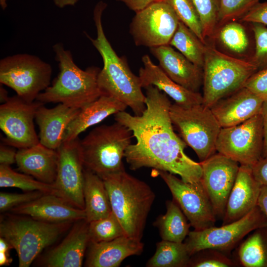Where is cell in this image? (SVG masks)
Segmentation results:
<instances>
[{
  "label": "cell",
  "mask_w": 267,
  "mask_h": 267,
  "mask_svg": "<svg viewBox=\"0 0 267 267\" xmlns=\"http://www.w3.org/2000/svg\"><path fill=\"white\" fill-rule=\"evenodd\" d=\"M145 89L146 108L141 115L125 111L115 114V121L130 130L136 139L125 153L130 168H152L178 175L185 182H200L201 164L184 152L186 144L174 131L167 95L153 86Z\"/></svg>",
  "instance_id": "1"
},
{
  "label": "cell",
  "mask_w": 267,
  "mask_h": 267,
  "mask_svg": "<svg viewBox=\"0 0 267 267\" xmlns=\"http://www.w3.org/2000/svg\"><path fill=\"white\" fill-rule=\"evenodd\" d=\"M106 7L105 2L100 1L93 9L95 38L85 32L103 60V66L97 77L98 85L102 95L119 100L129 107L134 115L139 116L146 108V97L142 91L139 76L132 72L125 57L117 54L105 35L102 16Z\"/></svg>",
  "instance_id": "2"
},
{
  "label": "cell",
  "mask_w": 267,
  "mask_h": 267,
  "mask_svg": "<svg viewBox=\"0 0 267 267\" xmlns=\"http://www.w3.org/2000/svg\"><path fill=\"white\" fill-rule=\"evenodd\" d=\"M52 48L59 72L52 85L39 94L37 100L44 104L59 103L81 109L102 95L97 83L99 68H79L71 51L61 43L55 44Z\"/></svg>",
  "instance_id": "3"
},
{
  "label": "cell",
  "mask_w": 267,
  "mask_h": 267,
  "mask_svg": "<svg viewBox=\"0 0 267 267\" xmlns=\"http://www.w3.org/2000/svg\"><path fill=\"white\" fill-rule=\"evenodd\" d=\"M107 189L112 212L126 235L141 240L146 219L155 194L145 182L125 170L102 179Z\"/></svg>",
  "instance_id": "4"
},
{
  "label": "cell",
  "mask_w": 267,
  "mask_h": 267,
  "mask_svg": "<svg viewBox=\"0 0 267 267\" xmlns=\"http://www.w3.org/2000/svg\"><path fill=\"white\" fill-rule=\"evenodd\" d=\"M133 136L130 130L116 121L95 128L80 140L85 169L102 179L125 170L123 159Z\"/></svg>",
  "instance_id": "5"
},
{
  "label": "cell",
  "mask_w": 267,
  "mask_h": 267,
  "mask_svg": "<svg viewBox=\"0 0 267 267\" xmlns=\"http://www.w3.org/2000/svg\"><path fill=\"white\" fill-rule=\"evenodd\" d=\"M257 71L250 60L225 54L207 43L203 67V104L211 108L243 87Z\"/></svg>",
  "instance_id": "6"
},
{
  "label": "cell",
  "mask_w": 267,
  "mask_h": 267,
  "mask_svg": "<svg viewBox=\"0 0 267 267\" xmlns=\"http://www.w3.org/2000/svg\"><path fill=\"white\" fill-rule=\"evenodd\" d=\"M72 223H50L15 214L1 217L0 237L16 251L19 267H28L42 251L54 243Z\"/></svg>",
  "instance_id": "7"
},
{
  "label": "cell",
  "mask_w": 267,
  "mask_h": 267,
  "mask_svg": "<svg viewBox=\"0 0 267 267\" xmlns=\"http://www.w3.org/2000/svg\"><path fill=\"white\" fill-rule=\"evenodd\" d=\"M173 127L200 162L217 152L216 142L221 127L210 108L204 104L183 107L176 103L170 108Z\"/></svg>",
  "instance_id": "8"
},
{
  "label": "cell",
  "mask_w": 267,
  "mask_h": 267,
  "mask_svg": "<svg viewBox=\"0 0 267 267\" xmlns=\"http://www.w3.org/2000/svg\"><path fill=\"white\" fill-rule=\"evenodd\" d=\"M51 65L40 57L18 53L0 61V83L14 90L20 98L31 102L50 85Z\"/></svg>",
  "instance_id": "9"
},
{
  "label": "cell",
  "mask_w": 267,
  "mask_h": 267,
  "mask_svg": "<svg viewBox=\"0 0 267 267\" xmlns=\"http://www.w3.org/2000/svg\"><path fill=\"white\" fill-rule=\"evenodd\" d=\"M267 226V219L257 205L242 218L220 227L189 231L185 244L190 256L206 248H212L228 254L243 238L259 227Z\"/></svg>",
  "instance_id": "10"
},
{
  "label": "cell",
  "mask_w": 267,
  "mask_h": 267,
  "mask_svg": "<svg viewBox=\"0 0 267 267\" xmlns=\"http://www.w3.org/2000/svg\"><path fill=\"white\" fill-rule=\"evenodd\" d=\"M264 138L261 113L239 125L221 128L216 149L218 153L252 166L262 157Z\"/></svg>",
  "instance_id": "11"
},
{
  "label": "cell",
  "mask_w": 267,
  "mask_h": 267,
  "mask_svg": "<svg viewBox=\"0 0 267 267\" xmlns=\"http://www.w3.org/2000/svg\"><path fill=\"white\" fill-rule=\"evenodd\" d=\"M179 20L166 0L154 2L135 12L130 33L136 46L149 48L168 45Z\"/></svg>",
  "instance_id": "12"
},
{
  "label": "cell",
  "mask_w": 267,
  "mask_h": 267,
  "mask_svg": "<svg viewBox=\"0 0 267 267\" xmlns=\"http://www.w3.org/2000/svg\"><path fill=\"white\" fill-rule=\"evenodd\" d=\"M155 170L167 184L173 199L194 230H201L215 226L217 216L201 181L187 182L169 172Z\"/></svg>",
  "instance_id": "13"
},
{
  "label": "cell",
  "mask_w": 267,
  "mask_h": 267,
  "mask_svg": "<svg viewBox=\"0 0 267 267\" xmlns=\"http://www.w3.org/2000/svg\"><path fill=\"white\" fill-rule=\"evenodd\" d=\"M42 104L37 100L29 102L16 95L0 105V128L5 135L3 140L6 144L22 149L40 142L34 119Z\"/></svg>",
  "instance_id": "14"
},
{
  "label": "cell",
  "mask_w": 267,
  "mask_h": 267,
  "mask_svg": "<svg viewBox=\"0 0 267 267\" xmlns=\"http://www.w3.org/2000/svg\"><path fill=\"white\" fill-rule=\"evenodd\" d=\"M58 166L53 185L58 196L73 206L84 210V166L80 139L64 141L57 149Z\"/></svg>",
  "instance_id": "15"
},
{
  "label": "cell",
  "mask_w": 267,
  "mask_h": 267,
  "mask_svg": "<svg viewBox=\"0 0 267 267\" xmlns=\"http://www.w3.org/2000/svg\"><path fill=\"white\" fill-rule=\"evenodd\" d=\"M200 163L202 184L217 217L223 218L240 164L218 152Z\"/></svg>",
  "instance_id": "16"
},
{
  "label": "cell",
  "mask_w": 267,
  "mask_h": 267,
  "mask_svg": "<svg viewBox=\"0 0 267 267\" xmlns=\"http://www.w3.org/2000/svg\"><path fill=\"white\" fill-rule=\"evenodd\" d=\"M9 211L14 214L26 215L50 223H72L86 220L84 210L73 206L63 198L53 194H44Z\"/></svg>",
  "instance_id": "17"
},
{
  "label": "cell",
  "mask_w": 267,
  "mask_h": 267,
  "mask_svg": "<svg viewBox=\"0 0 267 267\" xmlns=\"http://www.w3.org/2000/svg\"><path fill=\"white\" fill-rule=\"evenodd\" d=\"M264 100L243 87L210 108L222 128L239 125L261 112Z\"/></svg>",
  "instance_id": "18"
},
{
  "label": "cell",
  "mask_w": 267,
  "mask_h": 267,
  "mask_svg": "<svg viewBox=\"0 0 267 267\" xmlns=\"http://www.w3.org/2000/svg\"><path fill=\"white\" fill-rule=\"evenodd\" d=\"M158 60L159 66L172 80L194 91L199 92L203 84V69L196 66L171 45L150 48Z\"/></svg>",
  "instance_id": "19"
},
{
  "label": "cell",
  "mask_w": 267,
  "mask_h": 267,
  "mask_svg": "<svg viewBox=\"0 0 267 267\" xmlns=\"http://www.w3.org/2000/svg\"><path fill=\"white\" fill-rule=\"evenodd\" d=\"M261 186L254 178L251 167L240 165L227 199L222 224L234 222L250 213L257 206Z\"/></svg>",
  "instance_id": "20"
},
{
  "label": "cell",
  "mask_w": 267,
  "mask_h": 267,
  "mask_svg": "<svg viewBox=\"0 0 267 267\" xmlns=\"http://www.w3.org/2000/svg\"><path fill=\"white\" fill-rule=\"evenodd\" d=\"M89 222L79 221L72 227L66 237L49 251L43 260L47 267H80L89 243Z\"/></svg>",
  "instance_id": "21"
},
{
  "label": "cell",
  "mask_w": 267,
  "mask_h": 267,
  "mask_svg": "<svg viewBox=\"0 0 267 267\" xmlns=\"http://www.w3.org/2000/svg\"><path fill=\"white\" fill-rule=\"evenodd\" d=\"M143 247L140 240L126 235L108 241L89 242L85 266L118 267L127 257L140 255Z\"/></svg>",
  "instance_id": "22"
},
{
  "label": "cell",
  "mask_w": 267,
  "mask_h": 267,
  "mask_svg": "<svg viewBox=\"0 0 267 267\" xmlns=\"http://www.w3.org/2000/svg\"><path fill=\"white\" fill-rule=\"evenodd\" d=\"M80 109L62 103L52 108L41 105L35 116L40 129V142L48 148L57 150L63 141L67 127Z\"/></svg>",
  "instance_id": "23"
},
{
  "label": "cell",
  "mask_w": 267,
  "mask_h": 267,
  "mask_svg": "<svg viewBox=\"0 0 267 267\" xmlns=\"http://www.w3.org/2000/svg\"><path fill=\"white\" fill-rule=\"evenodd\" d=\"M143 66L139 70V77L142 88L153 86L169 95L175 103L183 107H190L203 104V96L199 92L190 90L169 78L155 65L146 54L141 58Z\"/></svg>",
  "instance_id": "24"
},
{
  "label": "cell",
  "mask_w": 267,
  "mask_h": 267,
  "mask_svg": "<svg viewBox=\"0 0 267 267\" xmlns=\"http://www.w3.org/2000/svg\"><path fill=\"white\" fill-rule=\"evenodd\" d=\"M58 161L57 150L48 148L40 142L19 149L16 153V163L21 172L48 184H53L55 181Z\"/></svg>",
  "instance_id": "25"
},
{
  "label": "cell",
  "mask_w": 267,
  "mask_h": 267,
  "mask_svg": "<svg viewBox=\"0 0 267 267\" xmlns=\"http://www.w3.org/2000/svg\"><path fill=\"white\" fill-rule=\"evenodd\" d=\"M127 106L119 100L101 95L80 109L67 127L63 141L76 139L88 128L101 122L112 114L125 111Z\"/></svg>",
  "instance_id": "26"
},
{
  "label": "cell",
  "mask_w": 267,
  "mask_h": 267,
  "mask_svg": "<svg viewBox=\"0 0 267 267\" xmlns=\"http://www.w3.org/2000/svg\"><path fill=\"white\" fill-rule=\"evenodd\" d=\"M83 195L86 220L88 222L106 217L112 212L103 180L96 174L85 169Z\"/></svg>",
  "instance_id": "27"
},
{
  "label": "cell",
  "mask_w": 267,
  "mask_h": 267,
  "mask_svg": "<svg viewBox=\"0 0 267 267\" xmlns=\"http://www.w3.org/2000/svg\"><path fill=\"white\" fill-rule=\"evenodd\" d=\"M233 256L237 266L267 267V226L250 233L236 247Z\"/></svg>",
  "instance_id": "28"
},
{
  "label": "cell",
  "mask_w": 267,
  "mask_h": 267,
  "mask_svg": "<svg viewBox=\"0 0 267 267\" xmlns=\"http://www.w3.org/2000/svg\"><path fill=\"white\" fill-rule=\"evenodd\" d=\"M166 213L155 222L162 240L183 242L189 232L190 224L177 202L173 199L166 203Z\"/></svg>",
  "instance_id": "29"
},
{
  "label": "cell",
  "mask_w": 267,
  "mask_h": 267,
  "mask_svg": "<svg viewBox=\"0 0 267 267\" xmlns=\"http://www.w3.org/2000/svg\"><path fill=\"white\" fill-rule=\"evenodd\" d=\"M213 38L235 54L241 55L251 52L253 54L254 52L255 44H252L246 28L237 21H229L219 26Z\"/></svg>",
  "instance_id": "30"
},
{
  "label": "cell",
  "mask_w": 267,
  "mask_h": 267,
  "mask_svg": "<svg viewBox=\"0 0 267 267\" xmlns=\"http://www.w3.org/2000/svg\"><path fill=\"white\" fill-rule=\"evenodd\" d=\"M206 44L180 21L169 43L191 62L202 69Z\"/></svg>",
  "instance_id": "31"
},
{
  "label": "cell",
  "mask_w": 267,
  "mask_h": 267,
  "mask_svg": "<svg viewBox=\"0 0 267 267\" xmlns=\"http://www.w3.org/2000/svg\"><path fill=\"white\" fill-rule=\"evenodd\" d=\"M190 255L184 242L162 240L156 244L154 255L148 260V267H188Z\"/></svg>",
  "instance_id": "32"
},
{
  "label": "cell",
  "mask_w": 267,
  "mask_h": 267,
  "mask_svg": "<svg viewBox=\"0 0 267 267\" xmlns=\"http://www.w3.org/2000/svg\"><path fill=\"white\" fill-rule=\"evenodd\" d=\"M0 187H16L25 191H40L57 195L53 184L44 183L30 175L16 172L7 165H0Z\"/></svg>",
  "instance_id": "33"
},
{
  "label": "cell",
  "mask_w": 267,
  "mask_h": 267,
  "mask_svg": "<svg viewBox=\"0 0 267 267\" xmlns=\"http://www.w3.org/2000/svg\"><path fill=\"white\" fill-rule=\"evenodd\" d=\"M88 231L89 242L91 243L108 241L126 235L112 212L106 217L89 222Z\"/></svg>",
  "instance_id": "34"
},
{
  "label": "cell",
  "mask_w": 267,
  "mask_h": 267,
  "mask_svg": "<svg viewBox=\"0 0 267 267\" xmlns=\"http://www.w3.org/2000/svg\"><path fill=\"white\" fill-rule=\"evenodd\" d=\"M174 10L179 21L188 27L204 44L199 15L192 0H165Z\"/></svg>",
  "instance_id": "35"
},
{
  "label": "cell",
  "mask_w": 267,
  "mask_h": 267,
  "mask_svg": "<svg viewBox=\"0 0 267 267\" xmlns=\"http://www.w3.org/2000/svg\"><path fill=\"white\" fill-rule=\"evenodd\" d=\"M201 20L205 41L213 39L219 22L220 0H192Z\"/></svg>",
  "instance_id": "36"
},
{
  "label": "cell",
  "mask_w": 267,
  "mask_h": 267,
  "mask_svg": "<svg viewBox=\"0 0 267 267\" xmlns=\"http://www.w3.org/2000/svg\"><path fill=\"white\" fill-rule=\"evenodd\" d=\"M237 266L232 258L221 251L206 248L200 250L190 257L188 267H233Z\"/></svg>",
  "instance_id": "37"
},
{
  "label": "cell",
  "mask_w": 267,
  "mask_h": 267,
  "mask_svg": "<svg viewBox=\"0 0 267 267\" xmlns=\"http://www.w3.org/2000/svg\"><path fill=\"white\" fill-rule=\"evenodd\" d=\"M260 0H220L218 28L226 22L240 20Z\"/></svg>",
  "instance_id": "38"
},
{
  "label": "cell",
  "mask_w": 267,
  "mask_h": 267,
  "mask_svg": "<svg viewBox=\"0 0 267 267\" xmlns=\"http://www.w3.org/2000/svg\"><path fill=\"white\" fill-rule=\"evenodd\" d=\"M251 24L255 41V50L249 60L256 66L258 71L267 68V27L258 23Z\"/></svg>",
  "instance_id": "39"
},
{
  "label": "cell",
  "mask_w": 267,
  "mask_h": 267,
  "mask_svg": "<svg viewBox=\"0 0 267 267\" xmlns=\"http://www.w3.org/2000/svg\"><path fill=\"white\" fill-rule=\"evenodd\" d=\"M40 191H26L23 193H0V211L10 210L13 208L29 202L43 195Z\"/></svg>",
  "instance_id": "40"
},
{
  "label": "cell",
  "mask_w": 267,
  "mask_h": 267,
  "mask_svg": "<svg viewBox=\"0 0 267 267\" xmlns=\"http://www.w3.org/2000/svg\"><path fill=\"white\" fill-rule=\"evenodd\" d=\"M244 87L264 101L267 100V68L254 73L246 82Z\"/></svg>",
  "instance_id": "41"
},
{
  "label": "cell",
  "mask_w": 267,
  "mask_h": 267,
  "mask_svg": "<svg viewBox=\"0 0 267 267\" xmlns=\"http://www.w3.org/2000/svg\"><path fill=\"white\" fill-rule=\"evenodd\" d=\"M247 23H258L267 26V1L259 2L240 20Z\"/></svg>",
  "instance_id": "42"
},
{
  "label": "cell",
  "mask_w": 267,
  "mask_h": 267,
  "mask_svg": "<svg viewBox=\"0 0 267 267\" xmlns=\"http://www.w3.org/2000/svg\"><path fill=\"white\" fill-rule=\"evenodd\" d=\"M251 167L255 179L262 186H267V157H262Z\"/></svg>",
  "instance_id": "43"
},
{
  "label": "cell",
  "mask_w": 267,
  "mask_h": 267,
  "mask_svg": "<svg viewBox=\"0 0 267 267\" xmlns=\"http://www.w3.org/2000/svg\"><path fill=\"white\" fill-rule=\"evenodd\" d=\"M17 152L3 144L0 146V165L10 166L16 162Z\"/></svg>",
  "instance_id": "44"
},
{
  "label": "cell",
  "mask_w": 267,
  "mask_h": 267,
  "mask_svg": "<svg viewBox=\"0 0 267 267\" xmlns=\"http://www.w3.org/2000/svg\"><path fill=\"white\" fill-rule=\"evenodd\" d=\"M124 3L131 10L136 12L149 5L159 1L165 0H116Z\"/></svg>",
  "instance_id": "45"
},
{
  "label": "cell",
  "mask_w": 267,
  "mask_h": 267,
  "mask_svg": "<svg viewBox=\"0 0 267 267\" xmlns=\"http://www.w3.org/2000/svg\"><path fill=\"white\" fill-rule=\"evenodd\" d=\"M261 113L263 118L264 138L262 157H267V100L264 101Z\"/></svg>",
  "instance_id": "46"
},
{
  "label": "cell",
  "mask_w": 267,
  "mask_h": 267,
  "mask_svg": "<svg viewBox=\"0 0 267 267\" xmlns=\"http://www.w3.org/2000/svg\"><path fill=\"white\" fill-rule=\"evenodd\" d=\"M257 205L267 219V186H262Z\"/></svg>",
  "instance_id": "47"
},
{
  "label": "cell",
  "mask_w": 267,
  "mask_h": 267,
  "mask_svg": "<svg viewBox=\"0 0 267 267\" xmlns=\"http://www.w3.org/2000/svg\"><path fill=\"white\" fill-rule=\"evenodd\" d=\"M9 251H0V266H9L12 259L9 255Z\"/></svg>",
  "instance_id": "48"
},
{
  "label": "cell",
  "mask_w": 267,
  "mask_h": 267,
  "mask_svg": "<svg viewBox=\"0 0 267 267\" xmlns=\"http://www.w3.org/2000/svg\"><path fill=\"white\" fill-rule=\"evenodd\" d=\"M79 0H53L54 4L59 8H63L67 6H74Z\"/></svg>",
  "instance_id": "49"
},
{
  "label": "cell",
  "mask_w": 267,
  "mask_h": 267,
  "mask_svg": "<svg viewBox=\"0 0 267 267\" xmlns=\"http://www.w3.org/2000/svg\"><path fill=\"white\" fill-rule=\"evenodd\" d=\"M9 98V97L8 96L7 91L1 85L0 87V102L2 103V104L5 103L8 100Z\"/></svg>",
  "instance_id": "50"
},
{
  "label": "cell",
  "mask_w": 267,
  "mask_h": 267,
  "mask_svg": "<svg viewBox=\"0 0 267 267\" xmlns=\"http://www.w3.org/2000/svg\"><path fill=\"white\" fill-rule=\"evenodd\" d=\"M7 0H0V5L2 10H4L7 6Z\"/></svg>",
  "instance_id": "51"
}]
</instances>
